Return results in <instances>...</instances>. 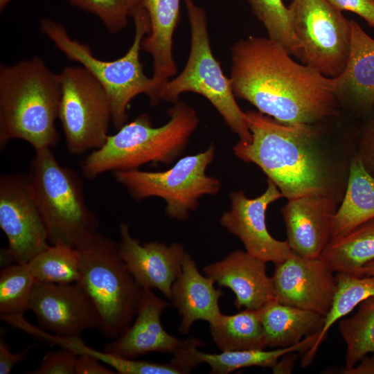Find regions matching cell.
<instances>
[{
    "instance_id": "cell-1",
    "label": "cell",
    "mask_w": 374,
    "mask_h": 374,
    "mask_svg": "<svg viewBox=\"0 0 374 374\" xmlns=\"http://www.w3.org/2000/svg\"><path fill=\"white\" fill-rule=\"evenodd\" d=\"M235 98L285 124H321L341 107L335 78L295 62L278 42L249 36L231 48Z\"/></svg>"
},
{
    "instance_id": "cell-2",
    "label": "cell",
    "mask_w": 374,
    "mask_h": 374,
    "mask_svg": "<svg viewBox=\"0 0 374 374\" xmlns=\"http://www.w3.org/2000/svg\"><path fill=\"white\" fill-rule=\"evenodd\" d=\"M251 134L233 148L240 160L258 166L287 200L326 195L341 202L348 168L331 157L321 142L320 124H285L255 111H246Z\"/></svg>"
},
{
    "instance_id": "cell-3",
    "label": "cell",
    "mask_w": 374,
    "mask_h": 374,
    "mask_svg": "<svg viewBox=\"0 0 374 374\" xmlns=\"http://www.w3.org/2000/svg\"><path fill=\"white\" fill-rule=\"evenodd\" d=\"M61 87L58 73L38 56L0 66V149L21 139L35 150L58 140Z\"/></svg>"
},
{
    "instance_id": "cell-4",
    "label": "cell",
    "mask_w": 374,
    "mask_h": 374,
    "mask_svg": "<svg viewBox=\"0 0 374 374\" xmlns=\"http://www.w3.org/2000/svg\"><path fill=\"white\" fill-rule=\"evenodd\" d=\"M168 115L166 123L154 127L148 114H140L109 135L101 148L82 161L84 177L91 180L107 172L139 169L149 163H172L186 148L199 118L193 108L179 100Z\"/></svg>"
},
{
    "instance_id": "cell-5",
    "label": "cell",
    "mask_w": 374,
    "mask_h": 374,
    "mask_svg": "<svg viewBox=\"0 0 374 374\" xmlns=\"http://www.w3.org/2000/svg\"><path fill=\"white\" fill-rule=\"evenodd\" d=\"M131 17L135 27L133 42L123 56L109 61L96 57L87 44L71 38L61 23L48 18L39 20L41 31L54 46L68 60L84 67L105 89L111 103L112 123L117 130L127 123V109L136 96H148L152 106L159 103L153 80L144 73L140 61L141 42L150 30L148 15L140 3Z\"/></svg>"
},
{
    "instance_id": "cell-6",
    "label": "cell",
    "mask_w": 374,
    "mask_h": 374,
    "mask_svg": "<svg viewBox=\"0 0 374 374\" xmlns=\"http://www.w3.org/2000/svg\"><path fill=\"white\" fill-rule=\"evenodd\" d=\"M27 174L51 244L78 249L98 233V220L86 204L80 177L62 166L50 148L35 150Z\"/></svg>"
},
{
    "instance_id": "cell-7",
    "label": "cell",
    "mask_w": 374,
    "mask_h": 374,
    "mask_svg": "<svg viewBox=\"0 0 374 374\" xmlns=\"http://www.w3.org/2000/svg\"><path fill=\"white\" fill-rule=\"evenodd\" d=\"M81 279L79 283L89 295L101 319L100 331L115 339L132 323L143 294L121 258L118 243L97 233L77 249Z\"/></svg>"
},
{
    "instance_id": "cell-8",
    "label": "cell",
    "mask_w": 374,
    "mask_h": 374,
    "mask_svg": "<svg viewBox=\"0 0 374 374\" xmlns=\"http://www.w3.org/2000/svg\"><path fill=\"white\" fill-rule=\"evenodd\" d=\"M184 3L190 32L189 56L182 71L161 87L159 100L175 103L183 93H198L213 105L239 141L249 142L251 134L245 113L238 105L230 79L211 50L206 13L193 0Z\"/></svg>"
},
{
    "instance_id": "cell-9",
    "label": "cell",
    "mask_w": 374,
    "mask_h": 374,
    "mask_svg": "<svg viewBox=\"0 0 374 374\" xmlns=\"http://www.w3.org/2000/svg\"><path fill=\"white\" fill-rule=\"evenodd\" d=\"M215 155L212 143L204 151L181 158L164 171L133 169L112 173L134 199L161 198L166 202L165 213L168 217L186 220L198 208L203 196L215 195L221 189L220 181L206 173Z\"/></svg>"
},
{
    "instance_id": "cell-10",
    "label": "cell",
    "mask_w": 374,
    "mask_h": 374,
    "mask_svg": "<svg viewBox=\"0 0 374 374\" xmlns=\"http://www.w3.org/2000/svg\"><path fill=\"white\" fill-rule=\"evenodd\" d=\"M61 97L58 119L68 151L80 155L101 148L112 121L109 96L82 66H69L58 73Z\"/></svg>"
},
{
    "instance_id": "cell-11",
    "label": "cell",
    "mask_w": 374,
    "mask_h": 374,
    "mask_svg": "<svg viewBox=\"0 0 374 374\" xmlns=\"http://www.w3.org/2000/svg\"><path fill=\"white\" fill-rule=\"evenodd\" d=\"M288 12L303 64L328 78L339 76L350 55L351 20L327 0H292Z\"/></svg>"
},
{
    "instance_id": "cell-12",
    "label": "cell",
    "mask_w": 374,
    "mask_h": 374,
    "mask_svg": "<svg viewBox=\"0 0 374 374\" xmlns=\"http://www.w3.org/2000/svg\"><path fill=\"white\" fill-rule=\"evenodd\" d=\"M0 228L15 263H26L50 244L27 173L0 177Z\"/></svg>"
},
{
    "instance_id": "cell-13",
    "label": "cell",
    "mask_w": 374,
    "mask_h": 374,
    "mask_svg": "<svg viewBox=\"0 0 374 374\" xmlns=\"http://www.w3.org/2000/svg\"><path fill=\"white\" fill-rule=\"evenodd\" d=\"M28 308L39 328L55 335L80 336L85 330H100L101 326L98 311L79 282L56 284L35 281Z\"/></svg>"
},
{
    "instance_id": "cell-14",
    "label": "cell",
    "mask_w": 374,
    "mask_h": 374,
    "mask_svg": "<svg viewBox=\"0 0 374 374\" xmlns=\"http://www.w3.org/2000/svg\"><path fill=\"white\" fill-rule=\"evenodd\" d=\"M271 277L278 302L326 316L337 290L335 271L321 258L294 251L275 264Z\"/></svg>"
},
{
    "instance_id": "cell-15",
    "label": "cell",
    "mask_w": 374,
    "mask_h": 374,
    "mask_svg": "<svg viewBox=\"0 0 374 374\" xmlns=\"http://www.w3.org/2000/svg\"><path fill=\"white\" fill-rule=\"evenodd\" d=\"M281 197H284L278 188L267 179L266 190L255 198L247 197L243 190L231 192L230 208L220 218L221 226L240 240L247 252L274 265L292 251L287 240L274 238L267 227V208Z\"/></svg>"
},
{
    "instance_id": "cell-16",
    "label": "cell",
    "mask_w": 374,
    "mask_h": 374,
    "mask_svg": "<svg viewBox=\"0 0 374 374\" xmlns=\"http://www.w3.org/2000/svg\"><path fill=\"white\" fill-rule=\"evenodd\" d=\"M119 235V253L137 283L143 289H157L170 300L172 284L181 271L186 253L184 246L157 241L141 244L125 223L121 224Z\"/></svg>"
},
{
    "instance_id": "cell-17",
    "label": "cell",
    "mask_w": 374,
    "mask_h": 374,
    "mask_svg": "<svg viewBox=\"0 0 374 374\" xmlns=\"http://www.w3.org/2000/svg\"><path fill=\"white\" fill-rule=\"evenodd\" d=\"M339 201L310 195L289 199L281 210L290 249L305 257L319 258L332 238Z\"/></svg>"
},
{
    "instance_id": "cell-18",
    "label": "cell",
    "mask_w": 374,
    "mask_h": 374,
    "mask_svg": "<svg viewBox=\"0 0 374 374\" xmlns=\"http://www.w3.org/2000/svg\"><path fill=\"white\" fill-rule=\"evenodd\" d=\"M266 262L246 251L235 250L222 260L204 266L202 271L219 285L233 291L235 308L259 310L276 299Z\"/></svg>"
},
{
    "instance_id": "cell-19",
    "label": "cell",
    "mask_w": 374,
    "mask_h": 374,
    "mask_svg": "<svg viewBox=\"0 0 374 374\" xmlns=\"http://www.w3.org/2000/svg\"><path fill=\"white\" fill-rule=\"evenodd\" d=\"M169 305L152 290L143 289L134 323L118 337L107 343L103 350L130 359L151 352L173 355L185 340L169 334L161 324V314Z\"/></svg>"
},
{
    "instance_id": "cell-20",
    "label": "cell",
    "mask_w": 374,
    "mask_h": 374,
    "mask_svg": "<svg viewBox=\"0 0 374 374\" xmlns=\"http://www.w3.org/2000/svg\"><path fill=\"white\" fill-rule=\"evenodd\" d=\"M341 106L365 118L374 107V39L351 20V45L346 66L335 78Z\"/></svg>"
},
{
    "instance_id": "cell-21",
    "label": "cell",
    "mask_w": 374,
    "mask_h": 374,
    "mask_svg": "<svg viewBox=\"0 0 374 374\" xmlns=\"http://www.w3.org/2000/svg\"><path fill=\"white\" fill-rule=\"evenodd\" d=\"M214 280L202 275L191 256L186 252L181 271L172 286L170 301L181 317L179 331L187 335L199 320L215 322L222 314L219 300L224 292L214 287Z\"/></svg>"
},
{
    "instance_id": "cell-22",
    "label": "cell",
    "mask_w": 374,
    "mask_h": 374,
    "mask_svg": "<svg viewBox=\"0 0 374 374\" xmlns=\"http://www.w3.org/2000/svg\"><path fill=\"white\" fill-rule=\"evenodd\" d=\"M140 3L150 24V30L141 42V49L152 58L151 78L159 100V89L177 72L172 42L180 17L181 0H140Z\"/></svg>"
},
{
    "instance_id": "cell-23",
    "label": "cell",
    "mask_w": 374,
    "mask_h": 374,
    "mask_svg": "<svg viewBox=\"0 0 374 374\" xmlns=\"http://www.w3.org/2000/svg\"><path fill=\"white\" fill-rule=\"evenodd\" d=\"M260 311L265 342L271 348L289 347L320 333L326 319L318 312L283 304L276 299Z\"/></svg>"
},
{
    "instance_id": "cell-24",
    "label": "cell",
    "mask_w": 374,
    "mask_h": 374,
    "mask_svg": "<svg viewBox=\"0 0 374 374\" xmlns=\"http://www.w3.org/2000/svg\"><path fill=\"white\" fill-rule=\"evenodd\" d=\"M373 217L374 176L353 153L346 189L334 217L332 238L344 235Z\"/></svg>"
},
{
    "instance_id": "cell-25",
    "label": "cell",
    "mask_w": 374,
    "mask_h": 374,
    "mask_svg": "<svg viewBox=\"0 0 374 374\" xmlns=\"http://www.w3.org/2000/svg\"><path fill=\"white\" fill-rule=\"evenodd\" d=\"M335 272L357 277L374 260V217L348 233L332 238L319 256Z\"/></svg>"
},
{
    "instance_id": "cell-26",
    "label": "cell",
    "mask_w": 374,
    "mask_h": 374,
    "mask_svg": "<svg viewBox=\"0 0 374 374\" xmlns=\"http://www.w3.org/2000/svg\"><path fill=\"white\" fill-rule=\"evenodd\" d=\"M209 330L221 351L264 350L267 347L260 309H245L231 315L222 314L209 323Z\"/></svg>"
},
{
    "instance_id": "cell-27",
    "label": "cell",
    "mask_w": 374,
    "mask_h": 374,
    "mask_svg": "<svg viewBox=\"0 0 374 374\" xmlns=\"http://www.w3.org/2000/svg\"><path fill=\"white\" fill-rule=\"evenodd\" d=\"M336 278L337 290L332 307L326 316L325 323L319 337L303 355L301 362L303 367L310 365L313 361L318 348L324 340L330 327L350 313L361 302L374 296V276L357 277L337 272Z\"/></svg>"
},
{
    "instance_id": "cell-28",
    "label": "cell",
    "mask_w": 374,
    "mask_h": 374,
    "mask_svg": "<svg viewBox=\"0 0 374 374\" xmlns=\"http://www.w3.org/2000/svg\"><path fill=\"white\" fill-rule=\"evenodd\" d=\"M319 335V333H316L304 338L295 345L271 350H226L217 354H209L197 350V355L202 363L210 366L211 374H229L235 370L251 366L272 368L278 359L286 353L308 351Z\"/></svg>"
},
{
    "instance_id": "cell-29",
    "label": "cell",
    "mask_w": 374,
    "mask_h": 374,
    "mask_svg": "<svg viewBox=\"0 0 374 374\" xmlns=\"http://www.w3.org/2000/svg\"><path fill=\"white\" fill-rule=\"evenodd\" d=\"M26 263L35 281L67 284L81 279L78 251L66 245L50 244Z\"/></svg>"
},
{
    "instance_id": "cell-30",
    "label": "cell",
    "mask_w": 374,
    "mask_h": 374,
    "mask_svg": "<svg viewBox=\"0 0 374 374\" xmlns=\"http://www.w3.org/2000/svg\"><path fill=\"white\" fill-rule=\"evenodd\" d=\"M338 328L346 346L345 368H350L374 353V296L361 302L353 316L340 319Z\"/></svg>"
},
{
    "instance_id": "cell-31",
    "label": "cell",
    "mask_w": 374,
    "mask_h": 374,
    "mask_svg": "<svg viewBox=\"0 0 374 374\" xmlns=\"http://www.w3.org/2000/svg\"><path fill=\"white\" fill-rule=\"evenodd\" d=\"M35 280L27 263L3 267L0 272V317L24 315Z\"/></svg>"
},
{
    "instance_id": "cell-32",
    "label": "cell",
    "mask_w": 374,
    "mask_h": 374,
    "mask_svg": "<svg viewBox=\"0 0 374 374\" xmlns=\"http://www.w3.org/2000/svg\"><path fill=\"white\" fill-rule=\"evenodd\" d=\"M256 18L265 27L268 37L280 43L301 60L302 51L291 28L288 8L282 0H248Z\"/></svg>"
},
{
    "instance_id": "cell-33",
    "label": "cell",
    "mask_w": 374,
    "mask_h": 374,
    "mask_svg": "<svg viewBox=\"0 0 374 374\" xmlns=\"http://www.w3.org/2000/svg\"><path fill=\"white\" fill-rule=\"evenodd\" d=\"M71 6L97 17L107 30L118 33L127 25L140 0H65Z\"/></svg>"
},
{
    "instance_id": "cell-34",
    "label": "cell",
    "mask_w": 374,
    "mask_h": 374,
    "mask_svg": "<svg viewBox=\"0 0 374 374\" xmlns=\"http://www.w3.org/2000/svg\"><path fill=\"white\" fill-rule=\"evenodd\" d=\"M78 355L66 348H61L56 351L47 352L39 366L28 374H75V363Z\"/></svg>"
},
{
    "instance_id": "cell-35",
    "label": "cell",
    "mask_w": 374,
    "mask_h": 374,
    "mask_svg": "<svg viewBox=\"0 0 374 374\" xmlns=\"http://www.w3.org/2000/svg\"><path fill=\"white\" fill-rule=\"evenodd\" d=\"M364 119L355 136L354 153L374 176V107Z\"/></svg>"
},
{
    "instance_id": "cell-36",
    "label": "cell",
    "mask_w": 374,
    "mask_h": 374,
    "mask_svg": "<svg viewBox=\"0 0 374 374\" xmlns=\"http://www.w3.org/2000/svg\"><path fill=\"white\" fill-rule=\"evenodd\" d=\"M341 10L350 11L361 17L374 28V0H327Z\"/></svg>"
},
{
    "instance_id": "cell-37",
    "label": "cell",
    "mask_w": 374,
    "mask_h": 374,
    "mask_svg": "<svg viewBox=\"0 0 374 374\" xmlns=\"http://www.w3.org/2000/svg\"><path fill=\"white\" fill-rule=\"evenodd\" d=\"M35 345H29L22 351L13 353L10 351L8 344L3 339L0 338V374H9L14 366L23 361Z\"/></svg>"
},
{
    "instance_id": "cell-38",
    "label": "cell",
    "mask_w": 374,
    "mask_h": 374,
    "mask_svg": "<svg viewBox=\"0 0 374 374\" xmlns=\"http://www.w3.org/2000/svg\"><path fill=\"white\" fill-rule=\"evenodd\" d=\"M114 369L104 366L93 356L87 354L78 355L75 374H116Z\"/></svg>"
},
{
    "instance_id": "cell-39",
    "label": "cell",
    "mask_w": 374,
    "mask_h": 374,
    "mask_svg": "<svg viewBox=\"0 0 374 374\" xmlns=\"http://www.w3.org/2000/svg\"><path fill=\"white\" fill-rule=\"evenodd\" d=\"M344 374H374V353L371 356L366 355L355 366L350 368H344Z\"/></svg>"
},
{
    "instance_id": "cell-40",
    "label": "cell",
    "mask_w": 374,
    "mask_h": 374,
    "mask_svg": "<svg viewBox=\"0 0 374 374\" xmlns=\"http://www.w3.org/2000/svg\"><path fill=\"white\" fill-rule=\"evenodd\" d=\"M297 359L295 352H290L280 357L271 368L274 373H291Z\"/></svg>"
},
{
    "instance_id": "cell-41",
    "label": "cell",
    "mask_w": 374,
    "mask_h": 374,
    "mask_svg": "<svg viewBox=\"0 0 374 374\" xmlns=\"http://www.w3.org/2000/svg\"><path fill=\"white\" fill-rule=\"evenodd\" d=\"M364 272L365 276H374V260L365 265Z\"/></svg>"
},
{
    "instance_id": "cell-42",
    "label": "cell",
    "mask_w": 374,
    "mask_h": 374,
    "mask_svg": "<svg viewBox=\"0 0 374 374\" xmlns=\"http://www.w3.org/2000/svg\"><path fill=\"white\" fill-rule=\"evenodd\" d=\"M13 0H0V11L2 12L6 7Z\"/></svg>"
}]
</instances>
